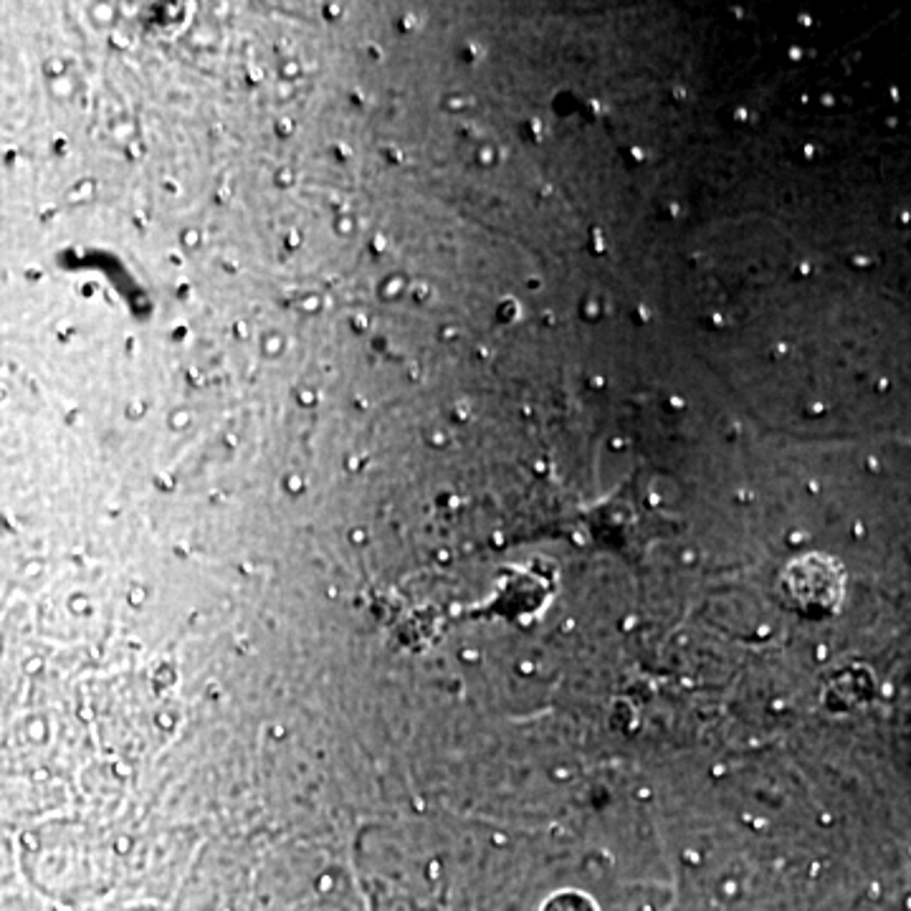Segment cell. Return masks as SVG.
<instances>
[{
  "mask_svg": "<svg viewBox=\"0 0 911 911\" xmlns=\"http://www.w3.org/2000/svg\"><path fill=\"white\" fill-rule=\"evenodd\" d=\"M570 392H574V381H570L567 375H553V379H547V399L551 402H567Z\"/></svg>",
  "mask_w": 911,
  "mask_h": 911,
  "instance_id": "obj_1",
  "label": "cell"
},
{
  "mask_svg": "<svg viewBox=\"0 0 911 911\" xmlns=\"http://www.w3.org/2000/svg\"><path fill=\"white\" fill-rule=\"evenodd\" d=\"M122 20L132 27V31H149V24H152V10L149 7H129L125 14H122Z\"/></svg>",
  "mask_w": 911,
  "mask_h": 911,
  "instance_id": "obj_2",
  "label": "cell"
},
{
  "mask_svg": "<svg viewBox=\"0 0 911 911\" xmlns=\"http://www.w3.org/2000/svg\"><path fill=\"white\" fill-rule=\"evenodd\" d=\"M85 95H88V85H85L81 78H64V81H61V98H64V101H81Z\"/></svg>",
  "mask_w": 911,
  "mask_h": 911,
  "instance_id": "obj_3",
  "label": "cell"
},
{
  "mask_svg": "<svg viewBox=\"0 0 911 911\" xmlns=\"http://www.w3.org/2000/svg\"><path fill=\"white\" fill-rule=\"evenodd\" d=\"M392 169H395V166H392V159H388V155H375V159L368 162V176H372L375 183L392 179Z\"/></svg>",
  "mask_w": 911,
  "mask_h": 911,
  "instance_id": "obj_4",
  "label": "cell"
},
{
  "mask_svg": "<svg viewBox=\"0 0 911 911\" xmlns=\"http://www.w3.org/2000/svg\"><path fill=\"white\" fill-rule=\"evenodd\" d=\"M392 240H395V233L385 227V223H375L372 233H368V243H372V247H392Z\"/></svg>",
  "mask_w": 911,
  "mask_h": 911,
  "instance_id": "obj_5",
  "label": "cell"
},
{
  "mask_svg": "<svg viewBox=\"0 0 911 911\" xmlns=\"http://www.w3.org/2000/svg\"><path fill=\"white\" fill-rule=\"evenodd\" d=\"M402 98V85L399 81H381L379 85V101L381 105H395Z\"/></svg>",
  "mask_w": 911,
  "mask_h": 911,
  "instance_id": "obj_6",
  "label": "cell"
},
{
  "mask_svg": "<svg viewBox=\"0 0 911 911\" xmlns=\"http://www.w3.org/2000/svg\"><path fill=\"white\" fill-rule=\"evenodd\" d=\"M243 324H247V327H264L267 324V307L264 304H250L247 311H243Z\"/></svg>",
  "mask_w": 911,
  "mask_h": 911,
  "instance_id": "obj_7",
  "label": "cell"
},
{
  "mask_svg": "<svg viewBox=\"0 0 911 911\" xmlns=\"http://www.w3.org/2000/svg\"><path fill=\"white\" fill-rule=\"evenodd\" d=\"M399 537L402 540H422V523L418 520H412V516H405V520H399Z\"/></svg>",
  "mask_w": 911,
  "mask_h": 911,
  "instance_id": "obj_8",
  "label": "cell"
},
{
  "mask_svg": "<svg viewBox=\"0 0 911 911\" xmlns=\"http://www.w3.org/2000/svg\"><path fill=\"white\" fill-rule=\"evenodd\" d=\"M250 564H253V551H250V547H236V551L227 557V567H233V570H243V567H250Z\"/></svg>",
  "mask_w": 911,
  "mask_h": 911,
  "instance_id": "obj_9",
  "label": "cell"
},
{
  "mask_svg": "<svg viewBox=\"0 0 911 911\" xmlns=\"http://www.w3.org/2000/svg\"><path fill=\"white\" fill-rule=\"evenodd\" d=\"M190 551H192V537L190 533H176L169 540V553L172 557H190Z\"/></svg>",
  "mask_w": 911,
  "mask_h": 911,
  "instance_id": "obj_10",
  "label": "cell"
},
{
  "mask_svg": "<svg viewBox=\"0 0 911 911\" xmlns=\"http://www.w3.org/2000/svg\"><path fill=\"white\" fill-rule=\"evenodd\" d=\"M490 436H493V425H490V418H473V422H469V439H476V442H486Z\"/></svg>",
  "mask_w": 911,
  "mask_h": 911,
  "instance_id": "obj_11",
  "label": "cell"
},
{
  "mask_svg": "<svg viewBox=\"0 0 911 911\" xmlns=\"http://www.w3.org/2000/svg\"><path fill=\"white\" fill-rule=\"evenodd\" d=\"M425 409H429V402H425V395H418V392L402 402V412H405V416H422Z\"/></svg>",
  "mask_w": 911,
  "mask_h": 911,
  "instance_id": "obj_12",
  "label": "cell"
},
{
  "mask_svg": "<svg viewBox=\"0 0 911 911\" xmlns=\"http://www.w3.org/2000/svg\"><path fill=\"white\" fill-rule=\"evenodd\" d=\"M149 57L159 61V64H172V61H176V55H172L166 44H159V41H149Z\"/></svg>",
  "mask_w": 911,
  "mask_h": 911,
  "instance_id": "obj_13",
  "label": "cell"
},
{
  "mask_svg": "<svg viewBox=\"0 0 911 911\" xmlns=\"http://www.w3.org/2000/svg\"><path fill=\"white\" fill-rule=\"evenodd\" d=\"M513 331H516V318H513L510 311H500V318H496V334H500V338H510Z\"/></svg>",
  "mask_w": 911,
  "mask_h": 911,
  "instance_id": "obj_14",
  "label": "cell"
},
{
  "mask_svg": "<svg viewBox=\"0 0 911 911\" xmlns=\"http://www.w3.org/2000/svg\"><path fill=\"white\" fill-rule=\"evenodd\" d=\"M533 385H537V375H533V372H520V375L513 379V392H516V395H530Z\"/></svg>",
  "mask_w": 911,
  "mask_h": 911,
  "instance_id": "obj_15",
  "label": "cell"
},
{
  "mask_svg": "<svg viewBox=\"0 0 911 911\" xmlns=\"http://www.w3.org/2000/svg\"><path fill=\"white\" fill-rule=\"evenodd\" d=\"M557 34V24L553 20H537L533 24V41H551Z\"/></svg>",
  "mask_w": 911,
  "mask_h": 911,
  "instance_id": "obj_16",
  "label": "cell"
},
{
  "mask_svg": "<svg viewBox=\"0 0 911 911\" xmlns=\"http://www.w3.org/2000/svg\"><path fill=\"white\" fill-rule=\"evenodd\" d=\"M432 20H436V24H453L455 7L453 3H439V7H432Z\"/></svg>",
  "mask_w": 911,
  "mask_h": 911,
  "instance_id": "obj_17",
  "label": "cell"
},
{
  "mask_svg": "<svg viewBox=\"0 0 911 911\" xmlns=\"http://www.w3.org/2000/svg\"><path fill=\"white\" fill-rule=\"evenodd\" d=\"M372 466H375V453H372V449H358V453H355V469H358V473H368Z\"/></svg>",
  "mask_w": 911,
  "mask_h": 911,
  "instance_id": "obj_18",
  "label": "cell"
},
{
  "mask_svg": "<svg viewBox=\"0 0 911 911\" xmlns=\"http://www.w3.org/2000/svg\"><path fill=\"white\" fill-rule=\"evenodd\" d=\"M399 324H402V311H399V307H385V314H381V327H385V331H395Z\"/></svg>",
  "mask_w": 911,
  "mask_h": 911,
  "instance_id": "obj_19",
  "label": "cell"
},
{
  "mask_svg": "<svg viewBox=\"0 0 911 911\" xmlns=\"http://www.w3.org/2000/svg\"><path fill=\"white\" fill-rule=\"evenodd\" d=\"M311 442H314L318 453H327V449H331V432H327V429H314V432H311Z\"/></svg>",
  "mask_w": 911,
  "mask_h": 911,
  "instance_id": "obj_20",
  "label": "cell"
},
{
  "mask_svg": "<svg viewBox=\"0 0 911 911\" xmlns=\"http://www.w3.org/2000/svg\"><path fill=\"white\" fill-rule=\"evenodd\" d=\"M351 105V92L348 88H334L331 92V108H348Z\"/></svg>",
  "mask_w": 911,
  "mask_h": 911,
  "instance_id": "obj_21",
  "label": "cell"
},
{
  "mask_svg": "<svg viewBox=\"0 0 911 911\" xmlns=\"http://www.w3.org/2000/svg\"><path fill=\"white\" fill-rule=\"evenodd\" d=\"M449 304H453L455 311H466V307L473 304V294H466V290H453V294H449Z\"/></svg>",
  "mask_w": 911,
  "mask_h": 911,
  "instance_id": "obj_22",
  "label": "cell"
},
{
  "mask_svg": "<svg viewBox=\"0 0 911 911\" xmlns=\"http://www.w3.org/2000/svg\"><path fill=\"white\" fill-rule=\"evenodd\" d=\"M607 553H611V560H618L625 553V537H611L607 540Z\"/></svg>",
  "mask_w": 911,
  "mask_h": 911,
  "instance_id": "obj_23",
  "label": "cell"
},
{
  "mask_svg": "<svg viewBox=\"0 0 911 911\" xmlns=\"http://www.w3.org/2000/svg\"><path fill=\"white\" fill-rule=\"evenodd\" d=\"M638 213H642V216H658V199H655V196H645Z\"/></svg>",
  "mask_w": 911,
  "mask_h": 911,
  "instance_id": "obj_24",
  "label": "cell"
},
{
  "mask_svg": "<svg viewBox=\"0 0 911 911\" xmlns=\"http://www.w3.org/2000/svg\"><path fill=\"white\" fill-rule=\"evenodd\" d=\"M490 75H493V78H510L507 61H496V57H490Z\"/></svg>",
  "mask_w": 911,
  "mask_h": 911,
  "instance_id": "obj_25",
  "label": "cell"
},
{
  "mask_svg": "<svg viewBox=\"0 0 911 911\" xmlns=\"http://www.w3.org/2000/svg\"><path fill=\"white\" fill-rule=\"evenodd\" d=\"M385 651H388V655H399V651H402V638H399V635H388V638H385Z\"/></svg>",
  "mask_w": 911,
  "mask_h": 911,
  "instance_id": "obj_26",
  "label": "cell"
},
{
  "mask_svg": "<svg viewBox=\"0 0 911 911\" xmlns=\"http://www.w3.org/2000/svg\"><path fill=\"white\" fill-rule=\"evenodd\" d=\"M449 206H453L455 209V213H462V209H466V196H462V192H449Z\"/></svg>",
  "mask_w": 911,
  "mask_h": 911,
  "instance_id": "obj_27",
  "label": "cell"
},
{
  "mask_svg": "<svg viewBox=\"0 0 911 911\" xmlns=\"http://www.w3.org/2000/svg\"><path fill=\"white\" fill-rule=\"evenodd\" d=\"M544 503H547V507H557V503H560V490H557V486H547V490H544Z\"/></svg>",
  "mask_w": 911,
  "mask_h": 911,
  "instance_id": "obj_28",
  "label": "cell"
},
{
  "mask_svg": "<svg viewBox=\"0 0 911 911\" xmlns=\"http://www.w3.org/2000/svg\"><path fill=\"white\" fill-rule=\"evenodd\" d=\"M169 199H172V209H186V206H190V203H186V199H190V196H186V192H183V190H179V192H172Z\"/></svg>",
  "mask_w": 911,
  "mask_h": 911,
  "instance_id": "obj_29",
  "label": "cell"
},
{
  "mask_svg": "<svg viewBox=\"0 0 911 911\" xmlns=\"http://www.w3.org/2000/svg\"><path fill=\"white\" fill-rule=\"evenodd\" d=\"M607 449V439L605 436H594L591 439V453H605Z\"/></svg>",
  "mask_w": 911,
  "mask_h": 911,
  "instance_id": "obj_30",
  "label": "cell"
},
{
  "mask_svg": "<svg viewBox=\"0 0 911 911\" xmlns=\"http://www.w3.org/2000/svg\"><path fill=\"white\" fill-rule=\"evenodd\" d=\"M253 510H270V503H267V496L264 493H257V496H253Z\"/></svg>",
  "mask_w": 911,
  "mask_h": 911,
  "instance_id": "obj_31",
  "label": "cell"
},
{
  "mask_svg": "<svg viewBox=\"0 0 911 911\" xmlns=\"http://www.w3.org/2000/svg\"><path fill=\"white\" fill-rule=\"evenodd\" d=\"M516 203H520V213H527V216H533V213H537L533 199H516Z\"/></svg>",
  "mask_w": 911,
  "mask_h": 911,
  "instance_id": "obj_32",
  "label": "cell"
},
{
  "mask_svg": "<svg viewBox=\"0 0 911 911\" xmlns=\"http://www.w3.org/2000/svg\"><path fill=\"white\" fill-rule=\"evenodd\" d=\"M220 250H223V253H229V257H233V253H236V243H233V240H220Z\"/></svg>",
  "mask_w": 911,
  "mask_h": 911,
  "instance_id": "obj_33",
  "label": "cell"
},
{
  "mask_svg": "<svg viewBox=\"0 0 911 911\" xmlns=\"http://www.w3.org/2000/svg\"><path fill=\"white\" fill-rule=\"evenodd\" d=\"M469 722H486V712L483 709H469Z\"/></svg>",
  "mask_w": 911,
  "mask_h": 911,
  "instance_id": "obj_34",
  "label": "cell"
},
{
  "mask_svg": "<svg viewBox=\"0 0 911 911\" xmlns=\"http://www.w3.org/2000/svg\"><path fill=\"white\" fill-rule=\"evenodd\" d=\"M591 581H594V577H588V574L577 577V591H591Z\"/></svg>",
  "mask_w": 911,
  "mask_h": 911,
  "instance_id": "obj_35",
  "label": "cell"
},
{
  "mask_svg": "<svg viewBox=\"0 0 911 911\" xmlns=\"http://www.w3.org/2000/svg\"><path fill=\"white\" fill-rule=\"evenodd\" d=\"M223 344H227V348H229V351H243V344H240V341H236V338H227V341H223Z\"/></svg>",
  "mask_w": 911,
  "mask_h": 911,
  "instance_id": "obj_36",
  "label": "cell"
}]
</instances>
